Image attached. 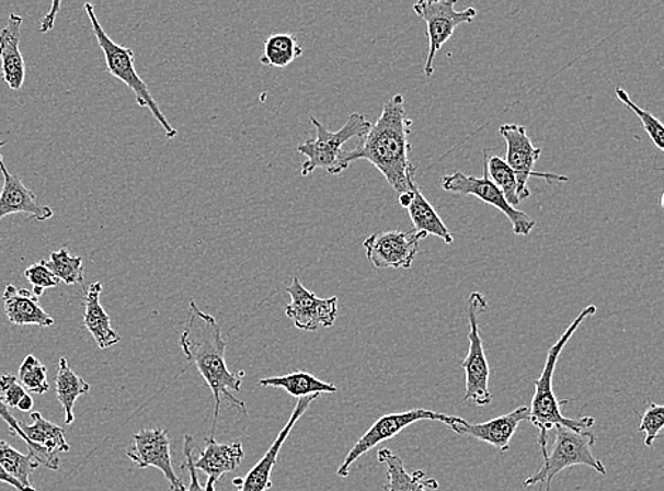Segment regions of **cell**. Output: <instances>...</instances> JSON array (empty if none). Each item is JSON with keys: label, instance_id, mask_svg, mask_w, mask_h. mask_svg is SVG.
<instances>
[{"label": "cell", "instance_id": "6da1fadb", "mask_svg": "<svg viewBox=\"0 0 664 491\" xmlns=\"http://www.w3.org/2000/svg\"><path fill=\"white\" fill-rule=\"evenodd\" d=\"M411 128L413 121L407 118L404 96L397 94L386 102L380 118L371 125L356 148L343 149L336 167L328 174L336 176L351 168L353 162L367 160L397 193H410L416 184L415 168L410 160Z\"/></svg>", "mask_w": 664, "mask_h": 491}, {"label": "cell", "instance_id": "7a4b0ae2", "mask_svg": "<svg viewBox=\"0 0 664 491\" xmlns=\"http://www.w3.org/2000/svg\"><path fill=\"white\" fill-rule=\"evenodd\" d=\"M179 344L188 363L195 364L215 398V420H213L210 435V437H215L222 398L247 415L245 403L237 400L231 393L241 391L245 373H231L227 367V342L222 338L220 323L211 315L198 309L195 300L191 301L187 322L184 324Z\"/></svg>", "mask_w": 664, "mask_h": 491}, {"label": "cell", "instance_id": "3957f363", "mask_svg": "<svg viewBox=\"0 0 664 491\" xmlns=\"http://www.w3.org/2000/svg\"><path fill=\"white\" fill-rule=\"evenodd\" d=\"M595 313L596 306L589 305L583 309V312L576 316L574 322L566 328L561 338L550 347L545 368H542L540 377L535 381L536 390L530 407H528V421L539 430L540 450L549 449V434L556 426H565L575 431H589L595 425V418L593 416L573 420V418L562 415L561 407L565 401L561 402L557 400L554 388H552V378H554L557 363H559L562 350H564L566 343L570 342L580 326Z\"/></svg>", "mask_w": 664, "mask_h": 491}, {"label": "cell", "instance_id": "277c9868", "mask_svg": "<svg viewBox=\"0 0 664 491\" xmlns=\"http://www.w3.org/2000/svg\"><path fill=\"white\" fill-rule=\"evenodd\" d=\"M554 442L551 450H541L542 464L539 471L528 476L525 488L540 484L542 491H551V481L560 471L574 468V466H588V468L607 475L603 461L596 458L593 447L596 437L591 431H575L565 426H556Z\"/></svg>", "mask_w": 664, "mask_h": 491}, {"label": "cell", "instance_id": "5b68a950", "mask_svg": "<svg viewBox=\"0 0 664 491\" xmlns=\"http://www.w3.org/2000/svg\"><path fill=\"white\" fill-rule=\"evenodd\" d=\"M84 9L91 22L92 31H94L96 42L101 50L104 53L106 71L115 79L123 81L128 89L133 90L135 100L140 109H148L150 114L154 116L159 125H162L164 134L169 139L178 135V130L169 123L167 116L159 109L158 101L153 99L147 82L140 79L137 68H135V53L133 48L116 45V43L105 33L103 26L96 18L94 7L91 3H85Z\"/></svg>", "mask_w": 664, "mask_h": 491}, {"label": "cell", "instance_id": "8992f818", "mask_svg": "<svg viewBox=\"0 0 664 491\" xmlns=\"http://www.w3.org/2000/svg\"><path fill=\"white\" fill-rule=\"evenodd\" d=\"M488 308V299L481 292H472L467 300V316L469 322V349L468 356L462 362L465 369V397L463 401L472 402L477 407H486L493 397L489 390V378L491 367L486 353H484L481 330H479V316Z\"/></svg>", "mask_w": 664, "mask_h": 491}, {"label": "cell", "instance_id": "52a82bcc", "mask_svg": "<svg viewBox=\"0 0 664 491\" xmlns=\"http://www.w3.org/2000/svg\"><path fill=\"white\" fill-rule=\"evenodd\" d=\"M314 128H317V138L309 139L307 142L299 145L297 150L304 155L307 160L300 167V174L309 176L317 169H324L327 172L336 167L337 159L343 152L344 144L353 138H363L371 128V123L360 112H353L348 116L346 124L336 133H331L321 121L312 116L310 118Z\"/></svg>", "mask_w": 664, "mask_h": 491}, {"label": "cell", "instance_id": "ba28073f", "mask_svg": "<svg viewBox=\"0 0 664 491\" xmlns=\"http://www.w3.org/2000/svg\"><path fill=\"white\" fill-rule=\"evenodd\" d=\"M421 421H438L450 427L457 424L459 416L423 410V408H414V410L387 413V415L378 418L375 424L368 427L366 434L356 442V445L352 447L346 458H344L341 468L337 469L339 478H347L351 475L352 465H355V461L360 459L363 455H366L368 450L375 449L381 442L392 439V437L404 431L405 427Z\"/></svg>", "mask_w": 664, "mask_h": 491}, {"label": "cell", "instance_id": "9c48e42d", "mask_svg": "<svg viewBox=\"0 0 664 491\" xmlns=\"http://www.w3.org/2000/svg\"><path fill=\"white\" fill-rule=\"evenodd\" d=\"M457 0H421L413 9L416 16L423 19L428 32L430 52L426 57L424 75L431 77L435 71V57L445 43L453 37L457 27L470 23L477 18L474 8H467L458 12Z\"/></svg>", "mask_w": 664, "mask_h": 491}, {"label": "cell", "instance_id": "30bf717a", "mask_svg": "<svg viewBox=\"0 0 664 491\" xmlns=\"http://www.w3.org/2000/svg\"><path fill=\"white\" fill-rule=\"evenodd\" d=\"M499 134L507 146L504 162L516 174L518 201H526L531 196L530 187H528L530 178H541L547 183L570 182L569 178L561 176V174L535 172L537 160L541 157V149L533 145L525 126L504 124L499 128Z\"/></svg>", "mask_w": 664, "mask_h": 491}, {"label": "cell", "instance_id": "8fae6325", "mask_svg": "<svg viewBox=\"0 0 664 491\" xmlns=\"http://www.w3.org/2000/svg\"><path fill=\"white\" fill-rule=\"evenodd\" d=\"M440 187L445 192L477 197L479 201L489 204V206L497 208L511 221L515 236L527 237L535 230L536 220H533L525 212L517 210V208L512 207L506 202L496 184L489 179L486 168L483 170V178L468 176V174L457 170V172L447 174V176L440 179Z\"/></svg>", "mask_w": 664, "mask_h": 491}, {"label": "cell", "instance_id": "7c38bea8", "mask_svg": "<svg viewBox=\"0 0 664 491\" xmlns=\"http://www.w3.org/2000/svg\"><path fill=\"white\" fill-rule=\"evenodd\" d=\"M425 232L380 231L363 242L368 262L377 270H410L419 255Z\"/></svg>", "mask_w": 664, "mask_h": 491}, {"label": "cell", "instance_id": "4fadbf2b", "mask_svg": "<svg viewBox=\"0 0 664 491\" xmlns=\"http://www.w3.org/2000/svg\"><path fill=\"white\" fill-rule=\"evenodd\" d=\"M285 290L290 296V304L285 308V315L293 320L295 328L305 332H317L319 328H332L337 318V296L318 298L313 292L305 288L298 276Z\"/></svg>", "mask_w": 664, "mask_h": 491}, {"label": "cell", "instance_id": "5bb4252c", "mask_svg": "<svg viewBox=\"0 0 664 491\" xmlns=\"http://www.w3.org/2000/svg\"><path fill=\"white\" fill-rule=\"evenodd\" d=\"M126 456L139 469L157 468L171 484L172 491H186L184 483L173 470L171 439L161 427L144 430L134 435V444L126 450Z\"/></svg>", "mask_w": 664, "mask_h": 491}, {"label": "cell", "instance_id": "9a60e30c", "mask_svg": "<svg viewBox=\"0 0 664 491\" xmlns=\"http://www.w3.org/2000/svg\"><path fill=\"white\" fill-rule=\"evenodd\" d=\"M318 398L319 396H310L298 401L293 413H290L287 425H285L283 431L276 436L274 444L266 450L263 458H261L260 461H256L254 468H252L244 478L232 480V484L236 486L237 491H266L273 488L271 476H273L274 466L276 465V460H278L281 447L287 442L290 432H293L294 426L298 424V421L302 418L304 413L309 410L310 403L318 400Z\"/></svg>", "mask_w": 664, "mask_h": 491}, {"label": "cell", "instance_id": "2e32d148", "mask_svg": "<svg viewBox=\"0 0 664 491\" xmlns=\"http://www.w3.org/2000/svg\"><path fill=\"white\" fill-rule=\"evenodd\" d=\"M523 421H528V407L525 406L494 418V420L483 422V424H470L463 418H459L457 424L450 426V430L460 436L482 441L484 444L496 447L501 454H506L511 449L512 437Z\"/></svg>", "mask_w": 664, "mask_h": 491}, {"label": "cell", "instance_id": "e0dca14e", "mask_svg": "<svg viewBox=\"0 0 664 491\" xmlns=\"http://www.w3.org/2000/svg\"><path fill=\"white\" fill-rule=\"evenodd\" d=\"M4 142H0V148ZM0 170L3 174V187L0 192V220L11 214L24 213L35 217L38 221L50 220L53 208L37 202L35 193L24 186L21 179L14 176L4 167L2 155H0Z\"/></svg>", "mask_w": 664, "mask_h": 491}, {"label": "cell", "instance_id": "ac0fdd59", "mask_svg": "<svg viewBox=\"0 0 664 491\" xmlns=\"http://www.w3.org/2000/svg\"><path fill=\"white\" fill-rule=\"evenodd\" d=\"M206 449L195 459L196 470L206 473V491H216V484L222 476L231 473L244 460V447L240 441L230 444H218L215 437H206Z\"/></svg>", "mask_w": 664, "mask_h": 491}, {"label": "cell", "instance_id": "d6986e66", "mask_svg": "<svg viewBox=\"0 0 664 491\" xmlns=\"http://www.w3.org/2000/svg\"><path fill=\"white\" fill-rule=\"evenodd\" d=\"M32 420V425L21 424L24 435L36 447L41 465H45L50 470H58L60 468L58 454L70 452L65 431H62V427L45 420L41 412H33Z\"/></svg>", "mask_w": 664, "mask_h": 491}, {"label": "cell", "instance_id": "ffe728a7", "mask_svg": "<svg viewBox=\"0 0 664 491\" xmlns=\"http://www.w3.org/2000/svg\"><path fill=\"white\" fill-rule=\"evenodd\" d=\"M23 19L16 13L9 14L7 26L0 31V65H2L3 81L11 90L19 91L26 79V65L19 45Z\"/></svg>", "mask_w": 664, "mask_h": 491}, {"label": "cell", "instance_id": "44dd1931", "mask_svg": "<svg viewBox=\"0 0 664 491\" xmlns=\"http://www.w3.org/2000/svg\"><path fill=\"white\" fill-rule=\"evenodd\" d=\"M3 308L9 322L16 326H38L47 329L55 324V319L45 312L38 304V298L33 292L18 289L16 286L8 285L3 292Z\"/></svg>", "mask_w": 664, "mask_h": 491}, {"label": "cell", "instance_id": "7402d4cb", "mask_svg": "<svg viewBox=\"0 0 664 491\" xmlns=\"http://www.w3.org/2000/svg\"><path fill=\"white\" fill-rule=\"evenodd\" d=\"M378 461L385 465L387 481L382 491H438V480L430 478L423 470L410 471L405 469L404 460L390 449H380Z\"/></svg>", "mask_w": 664, "mask_h": 491}, {"label": "cell", "instance_id": "603a6c76", "mask_svg": "<svg viewBox=\"0 0 664 491\" xmlns=\"http://www.w3.org/2000/svg\"><path fill=\"white\" fill-rule=\"evenodd\" d=\"M101 294H103V284L95 282L87 290L84 305V326L89 330L96 346L101 350L110 349L121 342V335L115 332L111 326L110 315L105 312L101 305Z\"/></svg>", "mask_w": 664, "mask_h": 491}, {"label": "cell", "instance_id": "cb8c5ba5", "mask_svg": "<svg viewBox=\"0 0 664 491\" xmlns=\"http://www.w3.org/2000/svg\"><path fill=\"white\" fill-rule=\"evenodd\" d=\"M411 193H413V197H411L410 206L405 210L409 212L411 222H413V230L425 232L426 236L440 238L445 244H453V232L445 226L443 218L435 212L433 204L426 201L419 184H415Z\"/></svg>", "mask_w": 664, "mask_h": 491}, {"label": "cell", "instance_id": "d4e9b609", "mask_svg": "<svg viewBox=\"0 0 664 491\" xmlns=\"http://www.w3.org/2000/svg\"><path fill=\"white\" fill-rule=\"evenodd\" d=\"M259 386L281 388V390L288 392L290 397L298 398V400L310 396H321V393L337 392L334 384L319 380L312 374L305 372H294L287 374V376L264 378V380L259 381Z\"/></svg>", "mask_w": 664, "mask_h": 491}, {"label": "cell", "instance_id": "484cf974", "mask_svg": "<svg viewBox=\"0 0 664 491\" xmlns=\"http://www.w3.org/2000/svg\"><path fill=\"white\" fill-rule=\"evenodd\" d=\"M90 392V384L82 380L79 374L72 372L66 357L58 362V373L56 377V396L58 402L65 410V422L71 425L75 422V406L80 397Z\"/></svg>", "mask_w": 664, "mask_h": 491}, {"label": "cell", "instance_id": "4316f807", "mask_svg": "<svg viewBox=\"0 0 664 491\" xmlns=\"http://www.w3.org/2000/svg\"><path fill=\"white\" fill-rule=\"evenodd\" d=\"M302 55L304 48L299 45L297 38H295L293 34H271L264 43L261 62H263L264 66L287 68Z\"/></svg>", "mask_w": 664, "mask_h": 491}, {"label": "cell", "instance_id": "83f0119b", "mask_svg": "<svg viewBox=\"0 0 664 491\" xmlns=\"http://www.w3.org/2000/svg\"><path fill=\"white\" fill-rule=\"evenodd\" d=\"M483 159V167L486 168L489 179L496 184L506 202L516 208L517 204H520L517 197L516 174L501 157H496V155L489 157V150H484Z\"/></svg>", "mask_w": 664, "mask_h": 491}, {"label": "cell", "instance_id": "f1b7e54d", "mask_svg": "<svg viewBox=\"0 0 664 491\" xmlns=\"http://www.w3.org/2000/svg\"><path fill=\"white\" fill-rule=\"evenodd\" d=\"M0 465L27 488H33L31 475L41 466L35 456L22 455L4 441H0Z\"/></svg>", "mask_w": 664, "mask_h": 491}, {"label": "cell", "instance_id": "f546056e", "mask_svg": "<svg viewBox=\"0 0 664 491\" xmlns=\"http://www.w3.org/2000/svg\"><path fill=\"white\" fill-rule=\"evenodd\" d=\"M48 270L58 281L66 285H77L84 282V264L81 256L70 254L67 248L53 252L50 260L45 261Z\"/></svg>", "mask_w": 664, "mask_h": 491}, {"label": "cell", "instance_id": "4dcf8cb0", "mask_svg": "<svg viewBox=\"0 0 664 491\" xmlns=\"http://www.w3.org/2000/svg\"><path fill=\"white\" fill-rule=\"evenodd\" d=\"M615 95L619 100L620 104L627 106L629 111H632L634 115L638 116V119L641 121L643 129L646 130L649 138H651L652 144L656 146L661 152L664 150V126L662 121H659L656 116L646 110H642L641 106L634 104L632 99H630L627 91L623 89H615Z\"/></svg>", "mask_w": 664, "mask_h": 491}, {"label": "cell", "instance_id": "1f68e13d", "mask_svg": "<svg viewBox=\"0 0 664 491\" xmlns=\"http://www.w3.org/2000/svg\"><path fill=\"white\" fill-rule=\"evenodd\" d=\"M19 381L26 388V391L37 393V396H45L50 390L45 364L32 354L24 358L19 367Z\"/></svg>", "mask_w": 664, "mask_h": 491}, {"label": "cell", "instance_id": "d6a6232c", "mask_svg": "<svg viewBox=\"0 0 664 491\" xmlns=\"http://www.w3.org/2000/svg\"><path fill=\"white\" fill-rule=\"evenodd\" d=\"M0 398L8 408H16L22 412H31L35 407V401L28 396L26 388L11 374L0 377Z\"/></svg>", "mask_w": 664, "mask_h": 491}, {"label": "cell", "instance_id": "836d02e7", "mask_svg": "<svg viewBox=\"0 0 664 491\" xmlns=\"http://www.w3.org/2000/svg\"><path fill=\"white\" fill-rule=\"evenodd\" d=\"M663 425L664 407L654 402L649 403L646 411L643 413L641 425H639V432L646 434V437H644V445L652 446L654 444V441L661 435Z\"/></svg>", "mask_w": 664, "mask_h": 491}, {"label": "cell", "instance_id": "e575fe53", "mask_svg": "<svg viewBox=\"0 0 664 491\" xmlns=\"http://www.w3.org/2000/svg\"><path fill=\"white\" fill-rule=\"evenodd\" d=\"M24 276H26V279L33 285V294H35L37 298L45 289L55 288V286L58 285V282H60L51 274V271L47 269L45 261L28 266V269L24 271Z\"/></svg>", "mask_w": 664, "mask_h": 491}, {"label": "cell", "instance_id": "d590c367", "mask_svg": "<svg viewBox=\"0 0 664 491\" xmlns=\"http://www.w3.org/2000/svg\"><path fill=\"white\" fill-rule=\"evenodd\" d=\"M195 450L196 444L193 436L184 435V464L181 466V469L186 468L188 470V475H191V483H188L186 491H206L205 486H202L201 480H198L197 470L195 468V458H193V452Z\"/></svg>", "mask_w": 664, "mask_h": 491}, {"label": "cell", "instance_id": "8d00e7d4", "mask_svg": "<svg viewBox=\"0 0 664 491\" xmlns=\"http://www.w3.org/2000/svg\"><path fill=\"white\" fill-rule=\"evenodd\" d=\"M0 418H2L4 422H7L11 435L22 437L24 444H26L28 447V454L35 456L38 464H41V460H38L36 447L33 446L31 442H28L26 435H24V432L22 431L21 424H19L16 418H14L11 411H9V408L4 406L2 398H0Z\"/></svg>", "mask_w": 664, "mask_h": 491}, {"label": "cell", "instance_id": "74e56055", "mask_svg": "<svg viewBox=\"0 0 664 491\" xmlns=\"http://www.w3.org/2000/svg\"><path fill=\"white\" fill-rule=\"evenodd\" d=\"M60 8L61 2H58V0L57 2H53L50 12H48L46 16L42 19L41 28H38V31H41L42 33L53 31V27H55L57 13L58 11H60Z\"/></svg>", "mask_w": 664, "mask_h": 491}, {"label": "cell", "instance_id": "f35d334b", "mask_svg": "<svg viewBox=\"0 0 664 491\" xmlns=\"http://www.w3.org/2000/svg\"><path fill=\"white\" fill-rule=\"evenodd\" d=\"M0 483L9 484L18 491H38L35 488H27V486H24L21 481L14 479L11 473H8V471L3 469L2 465H0Z\"/></svg>", "mask_w": 664, "mask_h": 491}]
</instances>
